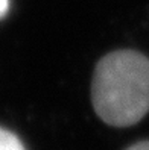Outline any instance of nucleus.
<instances>
[{
    "label": "nucleus",
    "instance_id": "obj_1",
    "mask_svg": "<svg viewBox=\"0 0 149 150\" xmlns=\"http://www.w3.org/2000/svg\"><path fill=\"white\" fill-rule=\"evenodd\" d=\"M91 100L111 126H131L149 111V59L134 50L103 56L94 70Z\"/></svg>",
    "mask_w": 149,
    "mask_h": 150
},
{
    "label": "nucleus",
    "instance_id": "obj_2",
    "mask_svg": "<svg viewBox=\"0 0 149 150\" xmlns=\"http://www.w3.org/2000/svg\"><path fill=\"white\" fill-rule=\"evenodd\" d=\"M0 150H26V149L14 134L0 127Z\"/></svg>",
    "mask_w": 149,
    "mask_h": 150
},
{
    "label": "nucleus",
    "instance_id": "obj_3",
    "mask_svg": "<svg viewBox=\"0 0 149 150\" xmlns=\"http://www.w3.org/2000/svg\"><path fill=\"white\" fill-rule=\"evenodd\" d=\"M126 150H149V141H142V143H137L134 146H131Z\"/></svg>",
    "mask_w": 149,
    "mask_h": 150
},
{
    "label": "nucleus",
    "instance_id": "obj_4",
    "mask_svg": "<svg viewBox=\"0 0 149 150\" xmlns=\"http://www.w3.org/2000/svg\"><path fill=\"white\" fill-rule=\"evenodd\" d=\"M9 9V0H0V18L5 17Z\"/></svg>",
    "mask_w": 149,
    "mask_h": 150
}]
</instances>
